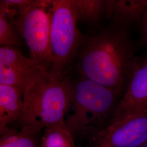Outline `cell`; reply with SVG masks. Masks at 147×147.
I'll return each instance as SVG.
<instances>
[{
	"label": "cell",
	"mask_w": 147,
	"mask_h": 147,
	"mask_svg": "<svg viewBox=\"0 0 147 147\" xmlns=\"http://www.w3.org/2000/svg\"><path fill=\"white\" fill-rule=\"evenodd\" d=\"M136 57L126 28L112 25L82 37L76 68L81 78L124 94Z\"/></svg>",
	"instance_id": "obj_1"
},
{
	"label": "cell",
	"mask_w": 147,
	"mask_h": 147,
	"mask_svg": "<svg viewBox=\"0 0 147 147\" xmlns=\"http://www.w3.org/2000/svg\"><path fill=\"white\" fill-rule=\"evenodd\" d=\"M24 106L20 127L39 132L65 123L73 94L72 81L53 78L40 67L26 79L22 88Z\"/></svg>",
	"instance_id": "obj_2"
},
{
	"label": "cell",
	"mask_w": 147,
	"mask_h": 147,
	"mask_svg": "<svg viewBox=\"0 0 147 147\" xmlns=\"http://www.w3.org/2000/svg\"><path fill=\"white\" fill-rule=\"evenodd\" d=\"M73 94L65 123L74 136H90L109 125L121 96L88 79L72 82Z\"/></svg>",
	"instance_id": "obj_3"
},
{
	"label": "cell",
	"mask_w": 147,
	"mask_h": 147,
	"mask_svg": "<svg viewBox=\"0 0 147 147\" xmlns=\"http://www.w3.org/2000/svg\"><path fill=\"white\" fill-rule=\"evenodd\" d=\"M78 22L71 0H53L49 73L54 79L67 78L69 67L78 56L82 37Z\"/></svg>",
	"instance_id": "obj_4"
},
{
	"label": "cell",
	"mask_w": 147,
	"mask_h": 147,
	"mask_svg": "<svg viewBox=\"0 0 147 147\" xmlns=\"http://www.w3.org/2000/svg\"><path fill=\"white\" fill-rule=\"evenodd\" d=\"M53 0H31L14 22L16 31L29 48L31 58L49 71L51 62L50 34Z\"/></svg>",
	"instance_id": "obj_5"
},
{
	"label": "cell",
	"mask_w": 147,
	"mask_h": 147,
	"mask_svg": "<svg viewBox=\"0 0 147 147\" xmlns=\"http://www.w3.org/2000/svg\"><path fill=\"white\" fill-rule=\"evenodd\" d=\"M90 138L88 147H141L147 141V112L112 121Z\"/></svg>",
	"instance_id": "obj_6"
},
{
	"label": "cell",
	"mask_w": 147,
	"mask_h": 147,
	"mask_svg": "<svg viewBox=\"0 0 147 147\" xmlns=\"http://www.w3.org/2000/svg\"><path fill=\"white\" fill-rule=\"evenodd\" d=\"M147 112V55L136 58L124 94L112 121Z\"/></svg>",
	"instance_id": "obj_7"
},
{
	"label": "cell",
	"mask_w": 147,
	"mask_h": 147,
	"mask_svg": "<svg viewBox=\"0 0 147 147\" xmlns=\"http://www.w3.org/2000/svg\"><path fill=\"white\" fill-rule=\"evenodd\" d=\"M24 106L23 92L19 88L0 84V134L2 135L11 129L9 125L19 121Z\"/></svg>",
	"instance_id": "obj_8"
},
{
	"label": "cell",
	"mask_w": 147,
	"mask_h": 147,
	"mask_svg": "<svg viewBox=\"0 0 147 147\" xmlns=\"http://www.w3.org/2000/svg\"><path fill=\"white\" fill-rule=\"evenodd\" d=\"M147 12V0H115L113 24L127 28L129 25L141 22Z\"/></svg>",
	"instance_id": "obj_9"
},
{
	"label": "cell",
	"mask_w": 147,
	"mask_h": 147,
	"mask_svg": "<svg viewBox=\"0 0 147 147\" xmlns=\"http://www.w3.org/2000/svg\"><path fill=\"white\" fill-rule=\"evenodd\" d=\"M42 66L35 59L27 57L10 65L0 66V84L14 86L22 90L27 78Z\"/></svg>",
	"instance_id": "obj_10"
},
{
	"label": "cell",
	"mask_w": 147,
	"mask_h": 147,
	"mask_svg": "<svg viewBox=\"0 0 147 147\" xmlns=\"http://www.w3.org/2000/svg\"><path fill=\"white\" fill-rule=\"evenodd\" d=\"M78 21L95 25L106 16V0H71Z\"/></svg>",
	"instance_id": "obj_11"
},
{
	"label": "cell",
	"mask_w": 147,
	"mask_h": 147,
	"mask_svg": "<svg viewBox=\"0 0 147 147\" xmlns=\"http://www.w3.org/2000/svg\"><path fill=\"white\" fill-rule=\"evenodd\" d=\"M38 134L26 127H20L19 130L11 129L1 135L0 147H38Z\"/></svg>",
	"instance_id": "obj_12"
},
{
	"label": "cell",
	"mask_w": 147,
	"mask_h": 147,
	"mask_svg": "<svg viewBox=\"0 0 147 147\" xmlns=\"http://www.w3.org/2000/svg\"><path fill=\"white\" fill-rule=\"evenodd\" d=\"M44 131L41 147H75L73 136L65 123L48 127Z\"/></svg>",
	"instance_id": "obj_13"
},
{
	"label": "cell",
	"mask_w": 147,
	"mask_h": 147,
	"mask_svg": "<svg viewBox=\"0 0 147 147\" xmlns=\"http://www.w3.org/2000/svg\"><path fill=\"white\" fill-rule=\"evenodd\" d=\"M19 36L14 23L0 9V45L15 47L20 44Z\"/></svg>",
	"instance_id": "obj_14"
},
{
	"label": "cell",
	"mask_w": 147,
	"mask_h": 147,
	"mask_svg": "<svg viewBox=\"0 0 147 147\" xmlns=\"http://www.w3.org/2000/svg\"><path fill=\"white\" fill-rule=\"evenodd\" d=\"M141 24L142 42L145 45H147V12L141 22Z\"/></svg>",
	"instance_id": "obj_15"
},
{
	"label": "cell",
	"mask_w": 147,
	"mask_h": 147,
	"mask_svg": "<svg viewBox=\"0 0 147 147\" xmlns=\"http://www.w3.org/2000/svg\"><path fill=\"white\" fill-rule=\"evenodd\" d=\"M141 147H147V141L145 143H144Z\"/></svg>",
	"instance_id": "obj_16"
}]
</instances>
